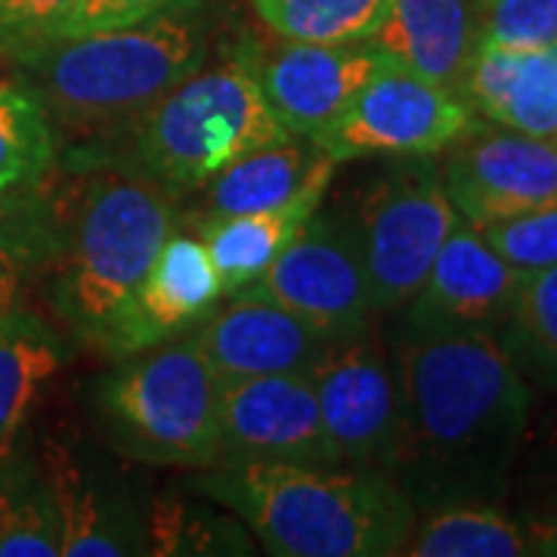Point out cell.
Returning <instances> with one entry per match:
<instances>
[{"mask_svg":"<svg viewBox=\"0 0 557 557\" xmlns=\"http://www.w3.org/2000/svg\"><path fill=\"white\" fill-rule=\"evenodd\" d=\"M403 453L399 490L434 505L498 493L530 421V387L483 329L409 332L394 350Z\"/></svg>","mask_w":557,"mask_h":557,"instance_id":"6da1fadb","label":"cell"},{"mask_svg":"<svg viewBox=\"0 0 557 557\" xmlns=\"http://www.w3.org/2000/svg\"><path fill=\"white\" fill-rule=\"evenodd\" d=\"M193 490L230 508L278 557L399 555L416 502L381 471H341L263 458H218Z\"/></svg>","mask_w":557,"mask_h":557,"instance_id":"7a4b0ae2","label":"cell"},{"mask_svg":"<svg viewBox=\"0 0 557 557\" xmlns=\"http://www.w3.org/2000/svg\"><path fill=\"white\" fill-rule=\"evenodd\" d=\"M205 62L199 22L183 0L124 28L75 35L22 62L50 119L75 127L134 121Z\"/></svg>","mask_w":557,"mask_h":557,"instance_id":"3957f363","label":"cell"},{"mask_svg":"<svg viewBox=\"0 0 557 557\" xmlns=\"http://www.w3.org/2000/svg\"><path fill=\"white\" fill-rule=\"evenodd\" d=\"M127 127L121 171L149 180L164 193L208 186L242 156L292 137L236 57L218 65L201 62L189 78L127 121Z\"/></svg>","mask_w":557,"mask_h":557,"instance_id":"277c9868","label":"cell"},{"mask_svg":"<svg viewBox=\"0 0 557 557\" xmlns=\"http://www.w3.org/2000/svg\"><path fill=\"white\" fill-rule=\"evenodd\" d=\"M174 226L171 193L156 183L121 168L90 180L53 285L57 310L81 338L100 344Z\"/></svg>","mask_w":557,"mask_h":557,"instance_id":"5b68a950","label":"cell"},{"mask_svg":"<svg viewBox=\"0 0 557 557\" xmlns=\"http://www.w3.org/2000/svg\"><path fill=\"white\" fill-rule=\"evenodd\" d=\"M218 384L193 329L121 357L94 394L109 446L143 465L208 468L220 458Z\"/></svg>","mask_w":557,"mask_h":557,"instance_id":"8992f818","label":"cell"},{"mask_svg":"<svg viewBox=\"0 0 557 557\" xmlns=\"http://www.w3.org/2000/svg\"><path fill=\"white\" fill-rule=\"evenodd\" d=\"M456 220L431 156L397 161L362 189L347 226L375 313L403 310L416 298Z\"/></svg>","mask_w":557,"mask_h":557,"instance_id":"52a82bcc","label":"cell"},{"mask_svg":"<svg viewBox=\"0 0 557 557\" xmlns=\"http://www.w3.org/2000/svg\"><path fill=\"white\" fill-rule=\"evenodd\" d=\"M471 124L474 109L461 94L387 60L313 143L338 164L357 159H434Z\"/></svg>","mask_w":557,"mask_h":557,"instance_id":"ba28073f","label":"cell"},{"mask_svg":"<svg viewBox=\"0 0 557 557\" xmlns=\"http://www.w3.org/2000/svg\"><path fill=\"white\" fill-rule=\"evenodd\" d=\"M341 465L394 478L403 453V406L394 362L362 335L329 341L307 369Z\"/></svg>","mask_w":557,"mask_h":557,"instance_id":"9c48e42d","label":"cell"},{"mask_svg":"<svg viewBox=\"0 0 557 557\" xmlns=\"http://www.w3.org/2000/svg\"><path fill=\"white\" fill-rule=\"evenodd\" d=\"M245 288L278 304L329 341L362 335L375 313L347 220L319 211Z\"/></svg>","mask_w":557,"mask_h":557,"instance_id":"30bf717a","label":"cell"},{"mask_svg":"<svg viewBox=\"0 0 557 557\" xmlns=\"http://www.w3.org/2000/svg\"><path fill=\"white\" fill-rule=\"evenodd\" d=\"M443 152V189L458 218L474 226L557 201V137H530L474 121Z\"/></svg>","mask_w":557,"mask_h":557,"instance_id":"8fae6325","label":"cell"},{"mask_svg":"<svg viewBox=\"0 0 557 557\" xmlns=\"http://www.w3.org/2000/svg\"><path fill=\"white\" fill-rule=\"evenodd\" d=\"M233 57L258 81L260 94L292 137L317 139L350 106L359 87L387 62L372 44L242 40Z\"/></svg>","mask_w":557,"mask_h":557,"instance_id":"7c38bea8","label":"cell"},{"mask_svg":"<svg viewBox=\"0 0 557 557\" xmlns=\"http://www.w3.org/2000/svg\"><path fill=\"white\" fill-rule=\"evenodd\" d=\"M218 424L220 458L341 465L307 372L220 381Z\"/></svg>","mask_w":557,"mask_h":557,"instance_id":"4fadbf2b","label":"cell"},{"mask_svg":"<svg viewBox=\"0 0 557 557\" xmlns=\"http://www.w3.org/2000/svg\"><path fill=\"white\" fill-rule=\"evenodd\" d=\"M220 298L223 285L205 242L174 230L97 347L112 359L156 347L196 329Z\"/></svg>","mask_w":557,"mask_h":557,"instance_id":"5bb4252c","label":"cell"},{"mask_svg":"<svg viewBox=\"0 0 557 557\" xmlns=\"http://www.w3.org/2000/svg\"><path fill=\"white\" fill-rule=\"evenodd\" d=\"M38 468L53 502L60 555H146V520L131 505L127 490L78 446L50 437L40 446Z\"/></svg>","mask_w":557,"mask_h":557,"instance_id":"9a60e30c","label":"cell"},{"mask_svg":"<svg viewBox=\"0 0 557 557\" xmlns=\"http://www.w3.org/2000/svg\"><path fill=\"white\" fill-rule=\"evenodd\" d=\"M523 273L498 258L474 223L456 220L428 276L406 304L409 332L428 329H483L505 325Z\"/></svg>","mask_w":557,"mask_h":557,"instance_id":"2e32d148","label":"cell"},{"mask_svg":"<svg viewBox=\"0 0 557 557\" xmlns=\"http://www.w3.org/2000/svg\"><path fill=\"white\" fill-rule=\"evenodd\" d=\"M193 335L218 381L307 372L329 347V338L307 322L248 288L233 292L230 304L214 307Z\"/></svg>","mask_w":557,"mask_h":557,"instance_id":"e0dca14e","label":"cell"},{"mask_svg":"<svg viewBox=\"0 0 557 557\" xmlns=\"http://www.w3.org/2000/svg\"><path fill=\"white\" fill-rule=\"evenodd\" d=\"M366 44L418 78L461 94L480 47V0H391Z\"/></svg>","mask_w":557,"mask_h":557,"instance_id":"ac0fdd59","label":"cell"},{"mask_svg":"<svg viewBox=\"0 0 557 557\" xmlns=\"http://www.w3.org/2000/svg\"><path fill=\"white\" fill-rule=\"evenodd\" d=\"M461 97L498 127L557 137V44L533 50L480 44L461 81Z\"/></svg>","mask_w":557,"mask_h":557,"instance_id":"d6986e66","label":"cell"},{"mask_svg":"<svg viewBox=\"0 0 557 557\" xmlns=\"http://www.w3.org/2000/svg\"><path fill=\"white\" fill-rule=\"evenodd\" d=\"M335 168L338 161H325L300 193L276 208L248 211V214H205L196 223L199 239L205 242L211 263L218 270L223 295H233L251 285L288 248V242L298 236L300 226L319 211Z\"/></svg>","mask_w":557,"mask_h":557,"instance_id":"ffe728a7","label":"cell"},{"mask_svg":"<svg viewBox=\"0 0 557 557\" xmlns=\"http://www.w3.org/2000/svg\"><path fill=\"white\" fill-rule=\"evenodd\" d=\"M329 161L313 139L285 137L242 156L208 183V214H248L288 201Z\"/></svg>","mask_w":557,"mask_h":557,"instance_id":"44dd1931","label":"cell"},{"mask_svg":"<svg viewBox=\"0 0 557 557\" xmlns=\"http://www.w3.org/2000/svg\"><path fill=\"white\" fill-rule=\"evenodd\" d=\"M65 350L44 319L25 310L0 317V458L10 456L40 387L60 372Z\"/></svg>","mask_w":557,"mask_h":557,"instance_id":"7402d4cb","label":"cell"},{"mask_svg":"<svg viewBox=\"0 0 557 557\" xmlns=\"http://www.w3.org/2000/svg\"><path fill=\"white\" fill-rule=\"evenodd\" d=\"M399 555L409 557H520L530 552V536L508 515L480 502L440 505L412 527Z\"/></svg>","mask_w":557,"mask_h":557,"instance_id":"603a6c76","label":"cell"},{"mask_svg":"<svg viewBox=\"0 0 557 557\" xmlns=\"http://www.w3.org/2000/svg\"><path fill=\"white\" fill-rule=\"evenodd\" d=\"M60 530L38 461L0 458V557H57Z\"/></svg>","mask_w":557,"mask_h":557,"instance_id":"cb8c5ba5","label":"cell"},{"mask_svg":"<svg viewBox=\"0 0 557 557\" xmlns=\"http://www.w3.org/2000/svg\"><path fill=\"white\" fill-rule=\"evenodd\" d=\"M146 520V555H251V536L226 515L189 498H156Z\"/></svg>","mask_w":557,"mask_h":557,"instance_id":"d4e9b609","label":"cell"},{"mask_svg":"<svg viewBox=\"0 0 557 557\" xmlns=\"http://www.w3.org/2000/svg\"><path fill=\"white\" fill-rule=\"evenodd\" d=\"M57 156L53 119L25 84H0V196L35 186Z\"/></svg>","mask_w":557,"mask_h":557,"instance_id":"484cf974","label":"cell"},{"mask_svg":"<svg viewBox=\"0 0 557 557\" xmlns=\"http://www.w3.org/2000/svg\"><path fill=\"white\" fill-rule=\"evenodd\" d=\"M391 0H251L258 20L282 40L362 44L379 32Z\"/></svg>","mask_w":557,"mask_h":557,"instance_id":"4316f807","label":"cell"},{"mask_svg":"<svg viewBox=\"0 0 557 557\" xmlns=\"http://www.w3.org/2000/svg\"><path fill=\"white\" fill-rule=\"evenodd\" d=\"M505 325L508 332L498 341L515 366L557 391V267L523 276Z\"/></svg>","mask_w":557,"mask_h":557,"instance_id":"83f0119b","label":"cell"},{"mask_svg":"<svg viewBox=\"0 0 557 557\" xmlns=\"http://www.w3.org/2000/svg\"><path fill=\"white\" fill-rule=\"evenodd\" d=\"M75 0H0V60H35L72 38Z\"/></svg>","mask_w":557,"mask_h":557,"instance_id":"f1b7e54d","label":"cell"},{"mask_svg":"<svg viewBox=\"0 0 557 557\" xmlns=\"http://www.w3.org/2000/svg\"><path fill=\"white\" fill-rule=\"evenodd\" d=\"M478 230L498 258L511 263L523 276L557 267V201Z\"/></svg>","mask_w":557,"mask_h":557,"instance_id":"f546056e","label":"cell"},{"mask_svg":"<svg viewBox=\"0 0 557 557\" xmlns=\"http://www.w3.org/2000/svg\"><path fill=\"white\" fill-rule=\"evenodd\" d=\"M174 3H180V0H75L72 38L87 35V32L137 25V22L149 20V16H156Z\"/></svg>","mask_w":557,"mask_h":557,"instance_id":"4dcf8cb0","label":"cell"},{"mask_svg":"<svg viewBox=\"0 0 557 557\" xmlns=\"http://www.w3.org/2000/svg\"><path fill=\"white\" fill-rule=\"evenodd\" d=\"M527 536H530V552H533V555L557 557V518L533 523Z\"/></svg>","mask_w":557,"mask_h":557,"instance_id":"1f68e13d","label":"cell"},{"mask_svg":"<svg viewBox=\"0 0 557 557\" xmlns=\"http://www.w3.org/2000/svg\"><path fill=\"white\" fill-rule=\"evenodd\" d=\"M16 295H20V273L10 260L0 255V317L16 307Z\"/></svg>","mask_w":557,"mask_h":557,"instance_id":"d6a6232c","label":"cell"}]
</instances>
